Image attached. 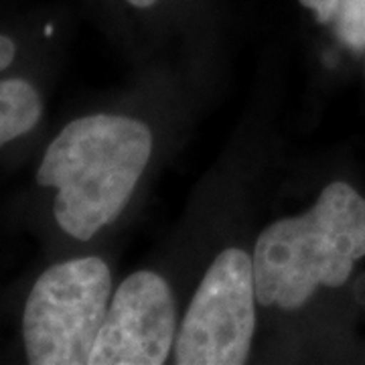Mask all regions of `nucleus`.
I'll use <instances>...</instances> for the list:
<instances>
[{"mask_svg":"<svg viewBox=\"0 0 365 365\" xmlns=\"http://www.w3.org/2000/svg\"><path fill=\"white\" fill-rule=\"evenodd\" d=\"M252 256L225 248L209 264L182 317L173 347L179 365H242L256 333Z\"/></svg>","mask_w":365,"mask_h":365,"instance_id":"4","label":"nucleus"},{"mask_svg":"<svg viewBox=\"0 0 365 365\" xmlns=\"http://www.w3.org/2000/svg\"><path fill=\"white\" fill-rule=\"evenodd\" d=\"M112 294V274L102 258H76L47 268L31 288L23 313L29 364L90 365Z\"/></svg>","mask_w":365,"mask_h":365,"instance_id":"3","label":"nucleus"},{"mask_svg":"<svg viewBox=\"0 0 365 365\" xmlns=\"http://www.w3.org/2000/svg\"><path fill=\"white\" fill-rule=\"evenodd\" d=\"M126 2L136 9H150L153 4H157V0H126Z\"/></svg>","mask_w":365,"mask_h":365,"instance_id":"10","label":"nucleus"},{"mask_svg":"<svg viewBox=\"0 0 365 365\" xmlns=\"http://www.w3.org/2000/svg\"><path fill=\"white\" fill-rule=\"evenodd\" d=\"M153 155L150 128L128 116L91 114L69 122L47 146L37 182L55 187L59 227L88 242L128 205Z\"/></svg>","mask_w":365,"mask_h":365,"instance_id":"1","label":"nucleus"},{"mask_svg":"<svg viewBox=\"0 0 365 365\" xmlns=\"http://www.w3.org/2000/svg\"><path fill=\"white\" fill-rule=\"evenodd\" d=\"M43 114L39 91L26 79L0 81V146L31 132Z\"/></svg>","mask_w":365,"mask_h":365,"instance_id":"6","label":"nucleus"},{"mask_svg":"<svg viewBox=\"0 0 365 365\" xmlns=\"http://www.w3.org/2000/svg\"><path fill=\"white\" fill-rule=\"evenodd\" d=\"M299 2L317 16L321 25H331L335 21L341 4V0H299Z\"/></svg>","mask_w":365,"mask_h":365,"instance_id":"8","label":"nucleus"},{"mask_svg":"<svg viewBox=\"0 0 365 365\" xmlns=\"http://www.w3.org/2000/svg\"><path fill=\"white\" fill-rule=\"evenodd\" d=\"M365 258V199L349 182L333 181L311 209L270 223L252 254L262 307L299 311L317 288H339Z\"/></svg>","mask_w":365,"mask_h":365,"instance_id":"2","label":"nucleus"},{"mask_svg":"<svg viewBox=\"0 0 365 365\" xmlns=\"http://www.w3.org/2000/svg\"><path fill=\"white\" fill-rule=\"evenodd\" d=\"M177 307L169 282L140 270L112 294L90 365H163L177 339Z\"/></svg>","mask_w":365,"mask_h":365,"instance_id":"5","label":"nucleus"},{"mask_svg":"<svg viewBox=\"0 0 365 365\" xmlns=\"http://www.w3.org/2000/svg\"><path fill=\"white\" fill-rule=\"evenodd\" d=\"M335 33L343 45L353 51L365 49V0H341L335 21Z\"/></svg>","mask_w":365,"mask_h":365,"instance_id":"7","label":"nucleus"},{"mask_svg":"<svg viewBox=\"0 0 365 365\" xmlns=\"http://www.w3.org/2000/svg\"><path fill=\"white\" fill-rule=\"evenodd\" d=\"M14 53H16V45L11 37L0 35V71L13 63Z\"/></svg>","mask_w":365,"mask_h":365,"instance_id":"9","label":"nucleus"}]
</instances>
